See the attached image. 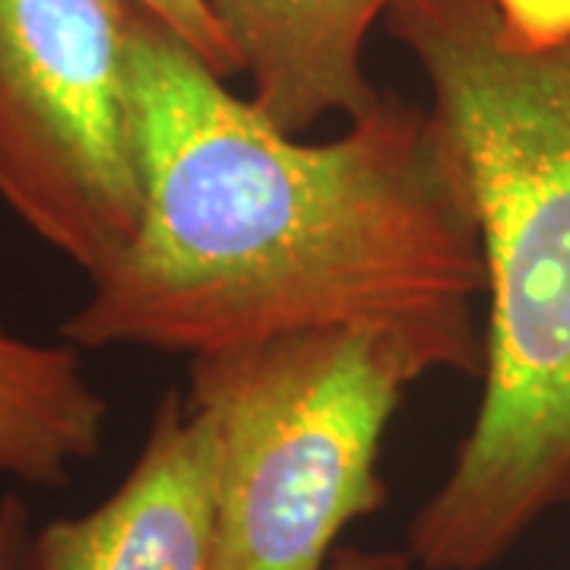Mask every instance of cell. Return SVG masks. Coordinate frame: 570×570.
<instances>
[{
    "label": "cell",
    "instance_id": "cell-11",
    "mask_svg": "<svg viewBox=\"0 0 570 570\" xmlns=\"http://www.w3.org/2000/svg\"><path fill=\"white\" fill-rule=\"evenodd\" d=\"M254 3H257V0H206L209 13H213L216 22L223 26V32L228 36V41L235 45V51H238V45H242V39H245L247 26H250ZM238 55H242V51H238Z\"/></svg>",
    "mask_w": 570,
    "mask_h": 570
},
{
    "label": "cell",
    "instance_id": "cell-10",
    "mask_svg": "<svg viewBox=\"0 0 570 570\" xmlns=\"http://www.w3.org/2000/svg\"><path fill=\"white\" fill-rule=\"evenodd\" d=\"M330 570H412L409 551H374V549H352L340 546Z\"/></svg>",
    "mask_w": 570,
    "mask_h": 570
},
{
    "label": "cell",
    "instance_id": "cell-2",
    "mask_svg": "<svg viewBox=\"0 0 570 570\" xmlns=\"http://www.w3.org/2000/svg\"><path fill=\"white\" fill-rule=\"evenodd\" d=\"M384 26L463 146L489 292L475 422L406 551L425 570H489L570 504V36L498 0H393Z\"/></svg>",
    "mask_w": 570,
    "mask_h": 570
},
{
    "label": "cell",
    "instance_id": "cell-5",
    "mask_svg": "<svg viewBox=\"0 0 570 570\" xmlns=\"http://www.w3.org/2000/svg\"><path fill=\"white\" fill-rule=\"evenodd\" d=\"M216 425L175 390L153 412L118 489L36 532L39 570H216Z\"/></svg>",
    "mask_w": 570,
    "mask_h": 570
},
{
    "label": "cell",
    "instance_id": "cell-6",
    "mask_svg": "<svg viewBox=\"0 0 570 570\" xmlns=\"http://www.w3.org/2000/svg\"><path fill=\"white\" fill-rule=\"evenodd\" d=\"M390 7L393 0H257L238 45L254 105L295 137L326 115L362 118L384 96L367 80L365 41Z\"/></svg>",
    "mask_w": 570,
    "mask_h": 570
},
{
    "label": "cell",
    "instance_id": "cell-1",
    "mask_svg": "<svg viewBox=\"0 0 570 570\" xmlns=\"http://www.w3.org/2000/svg\"><path fill=\"white\" fill-rule=\"evenodd\" d=\"M130 102L140 223L61 324L77 348L209 355L340 324L485 346L475 187L431 105L384 92L326 142L254 99L134 3Z\"/></svg>",
    "mask_w": 570,
    "mask_h": 570
},
{
    "label": "cell",
    "instance_id": "cell-3",
    "mask_svg": "<svg viewBox=\"0 0 570 570\" xmlns=\"http://www.w3.org/2000/svg\"><path fill=\"white\" fill-rule=\"evenodd\" d=\"M482 377L485 346L340 324L190 358L187 403L216 425V570H330L348 523L387 504L381 450L428 371Z\"/></svg>",
    "mask_w": 570,
    "mask_h": 570
},
{
    "label": "cell",
    "instance_id": "cell-8",
    "mask_svg": "<svg viewBox=\"0 0 570 570\" xmlns=\"http://www.w3.org/2000/svg\"><path fill=\"white\" fill-rule=\"evenodd\" d=\"M134 3L142 7L146 13L159 17L168 29H175L223 80L245 73L242 55L235 51L223 26L209 13L206 0H134Z\"/></svg>",
    "mask_w": 570,
    "mask_h": 570
},
{
    "label": "cell",
    "instance_id": "cell-9",
    "mask_svg": "<svg viewBox=\"0 0 570 570\" xmlns=\"http://www.w3.org/2000/svg\"><path fill=\"white\" fill-rule=\"evenodd\" d=\"M32 510L20 494L0 498V570H39Z\"/></svg>",
    "mask_w": 570,
    "mask_h": 570
},
{
    "label": "cell",
    "instance_id": "cell-4",
    "mask_svg": "<svg viewBox=\"0 0 570 570\" xmlns=\"http://www.w3.org/2000/svg\"><path fill=\"white\" fill-rule=\"evenodd\" d=\"M134 0H0V200L92 279L140 223Z\"/></svg>",
    "mask_w": 570,
    "mask_h": 570
},
{
    "label": "cell",
    "instance_id": "cell-7",
    "mask_svg": "<svg viewBox=\"0 0 570 570\" xmlns=\"http://www.w3.org/2000/svg\"><path fill=\"white\" fill-rule=\"evenodd\" d=\"M108 400L86 377L80 348L39 343L0 324V475L67 485L105 448Z\"/></svg>",
    "mask_w": 570,
    "mask_h": 570
}]
</instances>
